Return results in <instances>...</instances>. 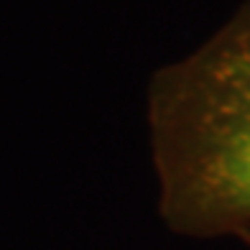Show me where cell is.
<instances>
[{"mask_svg": "<svg viewBox=\"0 0 250 250\" xmlns=\"http://www.w3.org/2000/svg\"><path fill=\"white\" fill-rule=\"evenodd\" d=\"M158 207L174 232L250 235V3L148 89Z\"/></svg>", "mask_w": 250, "mask_h": 250, "instance_id": "1", "label": "cell"}, {"mask_svg": "<svg viewBox=\"0 0 250 250\" xmlns=\"http://www.w3.org/2000/svg\"><path fill=\"white\" fill-rule=\"evenodd\" d=\"M243 240H245V245L250 248V235H245V237H243Z\"/></svg>", "mask_w": 250, "mask_h": 250, "instance_id": "2", "label": "cell"}]
</instances>
